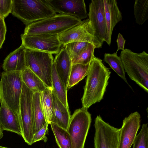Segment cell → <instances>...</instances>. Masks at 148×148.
<instances>
[{"label":"cell","instance_id":"34","mask_svg":"<svg viewBox=\"0 0 148 148\" xmlns=\"http://www.w3.org/2000/svg\"><path fill=\"white\" fill-rule=\"evenodd\" d=\"M125 41L122 35L120 33H119L118 34L117 40L116 41L117 44V49L116 53L119 50H123L124 49V45Z\"/></svg>","mask_w":148,"mask_h":148},{"label":"cell","instance_id":"25","mask_svg":"<svg viewBox=\"0 0 148 148\" xmlns=\"http://www.w3.org/2000/svg\"><path fill=\"white\" fill-rule=\"evenodd\" d=\"M50 124L59 147L72 148L70 136L67 131L53 122Z\"/></svg>","mask_w":148,"mask_h":148},{"label":"cell","instance_id":"26","mask_svg":"<svg viewBox=\"0 0 148 148\" xmlns=\"http://www.w3.org/2000/svg\"><path fill=\"white\" fill-rule=\"evenodd\" d=\"M104 57V61L129 86L125 77L121 60L120 56L117 55V53H105Z\"/></svg>","mask_w":148,"mask_h":148},{"label":"cell","instance_id":"11","mask_svg":"<svg viewBox=\"0 0 148 148\" xmlns=\"http://www.w3.org/2000/svg\"><path fill=\"white\" fill-rule=\"evenodd\" d=\"M22 45L26 49L57 54L61 46L57 35L41 34L21 36Z\"/></svg>","mask_w":148,"mask_h":148},{"label":"cell","instance_id":"22","mask_svg":"<svg viewBox=\"0 0 148 148\" xmlns=\"http://www.w3.org/2000/svg\"><path fill=\"white\" fill-rule=\"evenodd\" d=\"M40 97V92L34 93L32 110L34 134L42 128L47 122L41 106Z\"/></svg>","mask_w":148,"mask_h":148},{"label":"cell","instance_id":"29","mask_svg":"<svg viewBox=\"0 0 148 148\" xmlns=\"http://www.w3.org/2000/svg\"><path fill=\"white\" fill-rule=\"evenodd\" d=\"M133 144V148H148L147 123L143 125L141 130L136 136Z\"/></svg>","mask_w":148,"mask_h":148},{"label":"cell","instance_id":"1","mask_svg":"<svg viewBox=\"0 0 148 148\" xmlns=\"http://www.w3.org/2000/svg\"><path fill=\"white\" fill-rule=\"evenodd\" d=\"M111 72L102 60L95 56L90 63L84 92L81 99L82 108L88 109L102 99L108 85Z\"/></svg>","mask_w":148,"mask_h":148},{"label":"cell","instance_id":"8","mask_svg":"<svg viewBox=\"0 0 148 148\" xmlns=\"http://www.w3.org/2000/svg\"><path fill=\"white\" fill-rule=\"evenodd\" d=\"M91 114L87 109L76 110L71 118L67 131L71 138L72 148H84L91 122Z\"/></svg>","mask_w":148,"mask_h":148},{"label":"cell","instance_id":"28","mask_svg":"<svg viewBox=\"0 0 148 148\" xmlns=\"http://www.w3.org/2000/svg\"><path fill=\"white\" fill-rule=\"evenodd\" d=\"M95 46L90 44L78 55L71 58L72 64L87 65L92 61L94 56Z\"/></svg>","mask_w":148,"mask_h":148},{"label":"cell","instance_id":"9","mask_svg":"<svg viewBox=\"0 0 148 148\" xmlns=\"http://www.w3.org/2000/svg\"><path fill=\"white\" fill-rule=\"evenodd\" d=\"M58 35L63 46L70 42H80L90 43L95 48H100L103 44L97 36L89 18Z\"/></svg>","mask_w":148,"mask_h":148},{"label":"cell","instance_id":"33","mask_svg":"<svg viewBox=\"0 0 148 148\" xmlns=\"http://www.w3.org/2000/svg\"><path fill=\"white\" fill-rule=\"evenodd\" d=\"M6 31L4 18L0 16V49L5 40Z\"/></svg>","mask_w":148,"mask_h":148},{"label":"cell","instance_id":"32","mask_svg":"<svg viewBox=\"0 0 148 148\" xmlns=\"http://www.w3.org/2000/svg\"><path fill=\"white\" fill-rule=\"evenodd\" d=\"M49 124L47 122L42 128L34 134L33 138L32 144L41 140H43L45 142H47L48 139L46 135L48 133Z\"/></svg>","mask_w":148,"mask_h":148},{"label":"cell","instance_id":"24","mask_svg":"<svg viewBox=\"0 0 148 148\" xmlns=\"http://www.w3.org/2000/svg\"><path fill=\"white\" fill-rule=\"evenodd\" d=\"M90 63L87 65L72 64L67 89L72 88L87 75L89 69Z\"/></svg>","mask_w":148,"mask_h":148},{"label":"cell","instance_id":"2","mask_svg":"<svg viewBox=\"0 0 148 148\" xmlns=\"http://www.w3.org/2000/svg\"><path fill=\"white\" fill-rule=\"evenodd\" d=\"M12 2L11 13L26 25L56 14L47 0H12Z\"/></svg>","mask_w":148,"mask_h":148},{"label":"cell","instance_id":"15","mask_svg":"<svg viewBox=\"0 0 148 148\" xmlns=\"http://www.w3.org/2000/svg\"><path fill=\"white\" fill-rule=\"evenodd\" d=\"M107 34L105 42L110 45L113 29L122 19L121 12L115 0H103Z\"/></svg>","mask_w":148,"mask_h":148},{"label":"cell","instance_id":"19","mask_svg":"<svg viewBox=\"0 0 148 148\" xmlns=\"http://www.w3.org/2000/svg\"><path fill=\"white\" fill-rule=\"evenodd\" d=\"M52 96L54 114L52 122L67 131L71 116L69 109L60 101L53 89Z\"/></svg>","mask_w":148,"mask_h":148},{"label":"cell","instance_id":"16","mask_svg":"<svg viewBox=\"0 0 148 148\" xmlns=\"http://www.w3.org/2000/svg\"><path fill=\"white\" fill-rule=\"evenodd\" d=\"M0 126L3 131L15 133L21 136L18 119L3 99H0Z\"/></svg>","mask_w":148,"mask_h":148},{"label":"cell","instance_id":"3","mask_svg":"<svg viewBox=\"0 0 148 148\" xmlns=\"http://www.w3.org/2000/svg\"><path fill=\"white\" fill-rule=\"evenodd\" d=\"M82 22L81 20L73 16L56 14L26 25L23 34L25 36L58 35Z\"/></svg>","mask_w":148,"mask_h":148},{"label":"cell","instance_id":"35","mask_svg":"<svg viewBox=\"0 0 148 148\" xmlns=\"http://www.w3.org/2000/svg\"><path fill=\"white\" fill-rule=\"evenodd\" d=\"M3 130L0 126V140L3 137Z\"/></svg>","mask_w":148,"mask_h":148},{"label":"cell","instance_id":"12","mask_svg":"<svg viewBox=\"0 0 148 148\" xmlns=\"http://www.w3.org/2000/svg\"><path fill=\"white\" fill-rule=\"evenodd\" d=\"M89 19L95 34L103 44L107 34L103 0H92L89 4Z\"/></svg>","mask_w":148,"mask_h":148},{"label":"cell","instance_id":"14","mask_svg":"<svg viewBox=\"0 0 148 148\" xmlns=\"http://www.w3.org/2000/svg\"><path fill=\"white\" fill-rule=\"evenodd\" d=\"M56 12L74 16L81 20L88 17L84 0H47Z\"/></svg>","mask_w":148,"mask_h":148},{"label":"cell","instance_id":"20","mask_svg":"<svg viewBox=\"0 0 148 148\" xmlns=\"http://www.w3.org/2000/svg\"><path fill=\"white\" fill-rule=\"evenodd\" d=\"M22 82L34 93L40 92L48 88L35 73L28 68L21 72Z\"/></svg>","mask_w":148,"mask_h":148},{"label":"cell","instance_id":"10","mask_svg":"<svg viewBox=\"0 0 148 148\" xmlns=\"http://www.w3.org/2000/svg\"><path fill=\"white\" fill-rule=\"evenodd\" d=\"M94 148H118L120 128L105 122L100 116L95 120Z\"/></svg>","mask_w":148,"mask_h":148},{"label":"cell","instance_id":"21","mask_svg":"<svg viewBox=\"0 0 148 148\" xmlns=\"http://www.w3.org/2000/svg\"><path fill=\"white\" fill-rule=\"evenodd\" d=\"M53 89L47 88L40 92V103L45 120L49 124L53 122L54 114L52 96Z\"/></svg>","mask_w":148,"mask_h":148},{"label":"cell","instance_id":"5","mask_svg":"<svg viewBox=\"0 0 148 148\" xmlns=\"http://www.w3.org/2000/svg\"><path fill=\"white\" fill-rule=\"evenodd\" d=\"M21 72H3L0 81V99H3L18 117L22 88Z\"/></svg>","mask_w":148,"mask_h":148},{"label":"cell","instance_id":"17","mask_svg":"<svg viewBox=\"0 0 148 148\" xmlns=\"http://www.w3.org/2000/svg\"><path fill=\"white\" fill-rule=\"evenodd\" d=\"M53 64L57 73L67 89L72 63L66 48L63 47L56 54Z\"/></svg>","mask_w":148,"mask_h":148},{"label":"cell","instance_id":"7","mask_svg":"<svg viewBox=\"0 0 148 148\" xmlns=\"http://www.w3.org/2000/svg\"><path fill=\"white\" fill-rule=\"evenodd\" d=\"M34 92L22 82L19 114L18 116L21 132V136L29 145L32 144L34 134L32 103Z\"/></svg>","mask_w":148,"mask_h":148},{"label":"cell","instance_id":"18","mask_svg":"<svg viewBox=\"0 0 148 148\" xmlns=\"http://www.w3.org/2000/svg\"><path fill=\"white\" fill-rule=\"evenodd\" d=\"M26 49L21 45L8 55L4 60L2 66L4 71H23L26 68Z\"/></svg>","mask_w":148,"mask_h":148},{"label":"cell","instance_id":"30","mask_svg":"<svg viewBox=\"0 0 148 148\" xmlns=\"http://www.w3.org/2000/svg\"><path fill=\"white\" fill-rule=\"evenodd\" d=\"M91 44L85 42H70L63 46L67 50L71 58L78 55Z\"/></svg>","mask_w":148,"mask_h":148},{"label":"cell","instance_id":"4","mask_svg":"<svg viewBox=\"0 0 148 148\" xmlns=\"http://www.w3.org/2000/svg\"><path fill=\"white\" fill-rule=\"evenodd\" d=\"M120 57L130 79L148 92V53L145 51L136 53L126 49L121 51Z\"/></svg>","mask_w":148,"mask_h":148},{"label":"cell","instance_id":"23","mask_svg":"<svg viewBox=\"0 0 148 148\" xmlns=\"http://www.w3.org/2000/svg\"><path fill=\"white\" fill-rule=\"evenodd\" d=\"M52 82L53 90L60 101L69 109L67 89L58 76L53 63L52 70Z\"/></svg>","mask_w":148,"mask_h":148},{"label":"cell","instance_id":"31","mask_svg":"<svg viewBox=\"0 0 148 148\" xmlns=\"http://www.w3.org/2000/svg\"><path fill=\"white\" fill-rule=\"evenodd\" d=\"M12 0H0V16L4 18L11 12Z\"/></svg>","mask_w":148,"mask_h":148},{"label":"cell","instance_id":"13","mask_svg":"<svg viewBox=\"0 0 148 148\" xmlns=\"http://www.w3.org/2000/svg\"><path fill=\"white\" fill-rule=\"evenodd\" d=\"M140 120L137 112L125 118L120 128L118 148H131L140 127Z\"/></svg>","mask_w":148,"mask_h":148},{"label":"cell","instance_id":"36","mask_svg":"<svg viewBox=\"0 0 148 148\" xmlns=\"http://www.w3.org/2000/svg\"><path fill=\"white\" fill-rule=\"evenodd\" d=\"M0 148H9L3 147H2V146H0Z\"/></svg>","mask_w":148,"mask_h":148},{"label":"cell","instance_id":"6","mask_svg":"<svg viewBox=\"0 0 148 148\" xmlns=\"http://www.w3.org/2000/svg\"><path fill=\"white\" fill-rule=\"evenodd\" d=\"M53 62V57L51 53L26 49V68L33 72L48 87L52 89V70Z\"/></svg>","mask_w":148,"mask_h":148},{"label":"cell","instance_id":"27","mask_svg":"<svg viewBox=\"0 0 148 148\" xmlns=\"http://www.w3.org/2000/svg\"><path fill=\"white\" fill-rule=\"evenodd\" d=\"M134 13L136 23L143 24L148 19V0H136Z\"/></svg>","mask_w":148,"mask_h":148}]
</instances>
